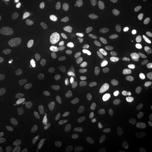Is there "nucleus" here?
<instances>
[{"mask_svg": "<svg viewBox=\"0 0 152 152\" xmlns=\"http://www.w3.org/2000/svg\"><path fill=\"white\" fill-rule=\"evenodd\" d=\"M26 59L20 55L9 53L0 59V66L9 71L23 70L27 67Z\"/></svg>", "mask_w": 152, "mask_h": 152, "instance_id": "nucleus-1", "label": "nucleus"}, {"mask_svg": "<svg viewBox=\"0 0 152 152\" xmlns=\"http://www.w3.org/2000/svg\"><path fill=\"white\" fill-rule=\"evenodd\" d=\"M120 72L114 64L105 66L100 75V83L105 88H110L115 85L120 80Z\"/></svg>", "mask_w": 152, "mask_h": 152, "instance_id": "nucleus-2", "label": "nucleus"}, {"mask_svg": "<svg viewBox=\"0 0 152 152\" xmlns=\"http://www.w3.org/2000/svg\"><path fill=\"white\" fill-rule=\"evenodd\" d=\"M43 78L39 75L27 76L16 83L17 90L23 94H32L38 90L43 84Z\"/></svg>", "mask_w": 152, "mask_h": 152, "instance_id": "nucleus-3", "label": "nucleus"}, {"mask_svg": "<svg viewBox=\"0 0 152 152\" xmlns=\"http://www.w3.org/2000/svg\"><path fill=\"white\" fill-rule=\"evenodd\" d=\"M145 58V55L139 51L131 53L127 56V59L130 62L139 65H143Z\"/></svg>", "mask_w": 152, "mask_h": 152, "instance_id": "nucleus-4", "label": "nucleus"}, {"mask_svg": "<svg viewBox=\"0 0 152 152\" xmlns=\"http://www.w3.org/2000/svg\"><path fill=\"white\" fill-rule=\"evenodd\" d=\"M138 15V11L136 7L129 6L125 10V16L126 19L130 22L136 21Z\"/></svg>", "mask_w": 152, "mask_h": 152, "instance_id": "nucleus-5", "label": "nucleus"}, {"mask_svg": "<svg viewBox=\"0 0 152 152\" xmlns=\"http://www.w3.org/2000/svg\"><path fill=\"white\" fill-rule=\"evenodd\" d=\"M99 99L102 102L107 104H113L117 101L116 95L108 91L102 92L99 95Z\"/></svg>", "mask_w": 152, "mask_h": 152, "instance_id": "nucleus-6", "label": "nucleus"}, {"mask_svg": "<svg viewBox=\"0 0 152 152\" xmlns=\"http://www.w3.org/2000/svg\"><path fill=\"white\" fill-rule=\"evenodd\" d=\"M67 87V81L65 79H61L58 82L54 88L55 94L57 96L63 95Z\"/></svg>", "mask_w": 152, "mask_h": 152, "instance_id": "nucleus-7", "label": "nucleus"}, {"mask_svg": "<svg viewBox=\"0 0 152 152\" xmlns=\"http://www.w3.org/2000/svg\"><path fill=\"white\" fill-rule=\"evenodd\" d=\"M30 147L32 151H38L43 149L45 145V142L41 137H36L33 139L29 143Z\"/></svg>", "mask_w": 152, "mask_h": 152, "instance_id": "nucleus-8", "label": "nucleus"}, {"mask_svg": "<svg viewBox=\"0 0 152 152\" xmlns=\"http://www.w3.org/2000/svg\"><path fill=\"white\" fill-rule=\"evenodd\" d=\"M38 32V29L34 25L29 24L23 31V36L27 39H31L34 37Z\"/></svg>", "mask_w": 152, "mask_h": 152, "instance_id": "nucleus-9", "label": "nucleus"}, {"mask_svg": "<svg viewBox=\"0 0 152 152\" xmlns=\"http://www.w3.org/2000/svg\"><path fill=\"white\" fill-rule=\"evenodd\" d=\"M99 37L103 41L108 43H112L115 39L114 34L107 29L100 31L99 32Z\"/></svg>", "mask_w": 152, "mask_h": 152, "instance_id": "nucleus-10", "label": "nucleus"}, {"mask_svg": "<svg viewBox=\"0 0 152 152\" xmlns=\"http://www.w3.org/2000/svg\"><path fill=\"white\" fill-rule=\"evenodd\" d=\"M117 137L120 141L124 142L126 145H130L132 142V137L130 133L127 131H121L118 132Z\"/></svg>", "mask_w": 152, "mask_h": 152, "instance_id": "nucleus-11", "label": "nucleus"}, {"mask_svg": "<svg viewBox=\"0 0 152 152\" xmlns=\"http://www.w3.org/2000/svg\"><path fill=\"white\" fill-rule=\"evenodd\" d=\"M51 46L53 48V49L58 51H63V50H65L67 47V45L65 42L62 41L59 38L53 39L51 41Z\"/></svg>", "mask_w": 152, "mask_h": 152, "instance_id": "nucleus-12", "label": "nucleus"}, {"mask_svg": "<svg viewBox=\"0 0 152 152\" xmlns=\"http://www.w3.org/2000/svg\"><path fill=\"white\" fill-rule=\"evenodd\" d=\"M22 103L23 100L20 98H11L6 102V105L10 108L16 109L20 107Z\"/></svg>", "mask_w": 152, "mask_h": 152, "instance_id": "nucleus-13", "label": "nucleus"}, {"mask_svg": "<svg viewBox=\"0 0 152 152\" xmlns=\"http://www.w3.org/2000/svg\"><path fill=\"white\" fill-rule=\"evenodd\" d=\"M60 30V28L59 26L55 24H51L49 25L46 31V37L50 38L57 34Z\"/></svg>", "mask_w": 152, "mask_h": 152, "instance_id": "nucleus-14", "label": "nucleus"}, {"mask_svg": "<svg viewBox=\"0 0 152 152\" xmlns=\"http://www.w3.org/2000/svg\"><path fill=\"white\" fill-rule=\"evenodd\" d=\"M82 52L88 58H94L95 56V52L94 49L87 44H83L81 46Z\"/></svg>", "mask_w": 152, "mask_h": 152, "instance_id": "nucleus-15", "label": "nucleus"}, {"mask_svg": "<svg viewBox=\"0 0 152 152\" xmlns=\"http://www.w3.org/2000/svg\"><path fill=\"white\" fill-rule=\"evenodd\" d=\"M93 123L92 120L90 118L85 117L82 121L81 124V128L82 130L85 132H87L92 128Z\"/></svg>", "mask_w": 152, "mask_h": 152, "instance_id": "nucleus-16", "label": "nucleus"}, {"mask_svg": "<svg viewBox=\"0 0 152 152\" xmlns=\"http://www.w3.org/2000/svg\"><path fill=\"white\" fill-rule=\"evenodd\" d=\"M69 113L73 121L77 122L80 120L81 116V112L79 108L76 106H72L69 109Z\"/></svg>", "mask_w": 152, "mask_h": 152, "instance_id": "nucleus-17", "label": "nucleus"}, {"mask_svg": "<svg viewBox=\"0 0 152 152\" xmlns=\"http://www.w3.org/2000/svg\"><path fill=\"white\" fill-rule=\"evenodd\" d=\"M60 126H61L62 130L63 131V132L65 133L66 135H68L71 134V132H72L71 124H70L69 121L66 118H63L61 121Z\"/></svg>", "mask_w": 152, "mask_h": 152, "instance_id": "nucleus-18", "label": "nucleus"}, {"mask_svg": "<svg viewBox=\"0 0 152 152\" xmlns=\"http://www.w3.org/2000/svg\"><path fill=\"white\" fill-rule=\"evenodd\" d=\"M137 41V36L135 33H131L129 35L124 37L121 40L122 42L124 44H130V45L136 43Z\"/></svg>", "mask_w": 152, "mask_h": 152, "instance_id": "nucleus-19", "label": "nucleus"}, {"mask_svg": "<svg viewBox=\"0 0 152 152\" xmlns=\"http://www.w3.org/2000/svg\"><path fill=\"white\" fill-rule=\"evenodd\" d=\"M121 6L120 4H115L113 6L111 11V16L114 19H118L121 15Z\"/></svg>", "mask_w": 152, "mask_h": 152, "instance_id": "nucleus-20", "label": "nucleus"}, {"mask_svg": "<svg viewBox=\"0 0 152 152\" xmlns=\"http://www.w3.org/2000/svg\"><path fill=\"white\" fill-rule=\"evenodd\" d=\"M110 141V137L107 134H102L100 136H98L96 140V142L100 145H106L109 143Z\"/></svg>", "mask_w": 152, "mask_h": 152, "instance_id": "nucleus-21", "label": "nucleus"}, {"mask_svg": "<svg viewBox=\"0 0 152 152\" xmlns=\"http://www.w3.org/2000/svg\"><path fill=\"white\" fill-rule=\"evenodd\" d=\"M134 147L135 148L137 151L141 152H151V148L149 145H148L144 143H137L134 145Z\"/></svg>", "mask_w": 152, "mask_h": 152, "instance_id": "nucleus-22", "label": "nucleus"}, {"mask_svg": "<svg viewBox=\"0 0 152 152\" xmlns=\"http://www.w3.org/2000/svg\"><path fill=\"white\" fill-rule=\"evenodd\" d=\"M134 91L136 94L144 95H147L148 94V89L147 88L146 86L144 85H139L134 88Z\"/></svg>", "mask_w": 152, "mask_h": 152, "instance_id": "nucleus-23", "label": "nucleus"}, {"mask_svg": "<svg viewBox=\"0 0 152 152\" xmlns=\"http://www.w3.org/2000/svg\"><path fill=\"white\" fill-rule=\"evenodd\" d=\"M144 143L148 145H149L150 147V140L149 139V137L148 136L147 133L145 131H143L142 133L141 134L140 136L139 137V139L135 141V144H136L137 143ZM134 144V145H135Z\"/></svg>", "mask_w": 152, "mask_h": 152, "instance_id": "nucleus-24", "label": "nucleus"}, {"mask_svg": "<svg viewBox=\"0 0 152 152\" xmlns=\"http://www.w3.org/2000/svg\"><path fill=\"white\" fill-rule=\"evenodd\" d=\"M102 111L104 114L107 117H111L113 115V110L110 106L107 104H104L102 107Z\"/></svg>", "mask_w": 152, "mask_h": 152, "instance_id": "nucleus-25", "label": "nucleus"}, {"mask_svg": "<svg viewBox=\"0 0 152 152\" xmlns=\"http://www.w3.org/2000/svg\"><path fill=\"white\" fill-rule=\"evenodd\" d=\"M132 118V115L130 113H123L119 114L117 117V121L118 122L128 121Z\"/></svg>", "mask_w": 152, "mask_h": 152, "instance_id": "nucleus-26", "label": "nucleus"}, {"mask_svg": "<svg viewBox=\"0 0 152 152\" xmlns=\"http://www.w3.org/2000/svg\"><path fill=\"white\" fill-rule=\"evenodd\" d=\"M90 12V8L87 4H85L82 6L79 10V14L82 18L87 17Z\"/></svg>", "mask_w": 152, "mask_h": 152, "instance_id": "nucleus-27", "label": "nucleus"}, {"mask_svg": "<svg viewBox=\"0 0 152 152\" xmlns=\"http://www.w3.org/2000/svg\"><path fill=\"white\" fill-rule=\"evenodd\" d=\"M130 95L131 94L130 92H127V91L121 92L116 95L117 101H119V102L125 101L130 98Z\"/></svg>", "mask_w": 152, "mask_h": 152, "instance_id": "nucleus-28", "label": "nucleus"}, {"mask_svg": "<svg viewBox=\"0 0 152 152\" xmlns=\"http://www.w3.org/2000/svg\"><path fill=\"white\" fill-rule=\"evenodd\" d=\"M122 71L125 73V75L131 78H133L135 77V74L131 69L130 68L127 66H124L122 67Z\"/></svg>", "mask_w": 152, "mask_h": 152, "instance_id": "nucleus-29", "label": "nucleus"}, {"mask_svg": "<svg viewBox=\"0 0 152 152\" xmlns=\"http://www.w3.org/2000/svg\"><path fill=\"white\" fill-rule=\"evenodd\" d=\"M131 105L132 106V107H134L135 108L141 109L144 108L145 104H144V102L142 100H133L131 102Z\"/></svg>", "mask_w": 152, "mask_h": 152, "instance_id": "nucleus-30", "label": "nucleus"}, {"mask_svg": "<svg viewBox=\"0 0 152 152\" xmlns=\"http://www.w3.org/2000/svg\"><path fill=\"white\" fill-rule=\"evenodd\" d=\"M129 84L127 82H124L121 83L117 88L118 91L121 92H126L128 90Z\"/></svg>", "mask_w": 152, "mask_h": 152, "instance_id": "nucleus-31", "label": "nucleus"}, {"mask_svg": "<svg viewBox=\"0 0 152 152\" xmlns=\"http://www.w3.org/2000/svg\"><path fill=\"white\" fill-rule=\"evenodd\" d=\"M42 10V6L41 5L36 6L33 8L32 10V14L34 16H38L40 15Z\"/></svg>", "mask_w": 152, "mask_h": 152, "instance_id": "nucleus-32", "label": "nucleus"}, {"mask_svg": "<svg viewBox=\"0 0 152 152\" xmlns=\"http://www.w3.org/2000/svg\"><path fill=\"white\" fill-rule=\"evenodd\" d=\"M8 121L7 117L4 114H0V126L5 125Z\"/></svg>", "mask_w": 152, "mask_h": 152, "instance_id": "nucleus-33", "label": "nucleus"}, {"mask_svg": "<svg viewBox=\"0 0 152 152\" xmlns=\"http://www.w3.org/2000/svg\"><path fill=\"white\" fill-rule=\"evenodd\" d=\"M75 152H89L87 148L85 147H79Z\"/></svg>", "mask_w": 152, "mask_h": 152, "instance_id": "nucleus-34", "label": "nucleus"}, {"mask_svg": "<svg viewBox=\"0 0 152 152\" xmlns=\"http://www.w3.org/2000/svg\"><path fill=\"white\" fill-rule=\"evenodd\" d=\"M26 119H22V120L19 121L18 123H17V125L18 127H22L23 126L24 124H25V122H26Z\"/></svg>", "mask_w": 152, "mask_h": 152, "instance_id": "nucleus-35", "label": "nucleus"}, {"mask_svg": "<svg viewBox=\"0 0 152 152\" xmlns=\"http://www.w3.org/2000/svg\"><path fill=\"white\" fill-rule=\"evenodd\" d=\"M29 2L31 5H36L38 4V0H29Z\"/></svg>", "mask_w": 152, "mask_h": 152, "instance_id": "nucleus-36", "label": "nucleus"}, {"mask_svg": "<svg viewBox=\"0 0 152 152\" xmlns=\"http://www.w3.org/2000/svg\"><path fill=\"white\" fill-rule=\"evenodd\" d=\"M0 152H10V151L5 147H0Z\"/></svg>", "mask_w": 152, "mask_h": 152, "instance_id": "nucleus-37", "label": "nucleus"}, {"mask_svg": "<svg viewBox=\"0 0 152 152\" xmlns=\"http://www.w3.org/2000/svg\"><path fill=\"white\" fill-rule=\"evenodd\" d=\"M110 152H121V151H120V149H117V148H114V149H112Z\"/></svg>", "mask_w": 152, "mask_h": 152, "instance_id": "nucleus-38", "label": "nucleus"}, {"mask_svg": "<svg viewBox=\"0 0 152 152\" xmlns=\"http://www.w3.org/2000/svg\"><path fill=\"white\" fill-rule=\"evenodd\" d=\"M149 114L150 116H152V107L149 110Z\"/></svg>", "mask_w": 152, "mask_h": 152, "instance_id": "nucleus-39", "label": "nucleus"}, {"mask_svg": "<svg viewBox=\"0 0 152 152\" xmlns=\"http://www.w3.org/2000/svg\"><path fill=\"white\" fill-rule=\"evenodd\" d=\"M10 1H11V2H12V3H17V2H18L20 0H10Z\"/></svg>", "mask_w": 152, "mask_h": 152, "instance_id": "nucleus-40", "label": "nucleus"}, {"mask_svg": "<svg viewBox=\"0 0 152 152\" xmlns=\"http://www.w3.org/2000/svg\"><path fill=\"white\" fill-rule=\"evenodd\" d=\"M3 38V34H2V33L1 31L0 30V41L2 40V39Z\"/></svg>", "mask_w": 152, "mask_h": 152, "instance_id": "nucleus-41", "label": "nucleus"}, {"mask_svg": "<svg viewBox=\"0 0 152 152\" xmlns=\"http://www.w3.org/2000/svg\"><path fill=\"white\" fill-rule=\"evenodd\" d=\"M149 11H150V12H152V7H151L150 9H149Z\"/></svg>", "mask_w": 152, "mask_h": 152, "instance_id": "nucleus-42", "label": "nucleus"}, {"mask_svg": "<svg viewBox=\"0 0 152 152\" xmlns=\"http://www.w3.org/2000/svg\"></svg>", "mask_w": 152, "mask_h": 152, "instance_id": "nucleus-43", "label": "nucleus"}]
</instances>
